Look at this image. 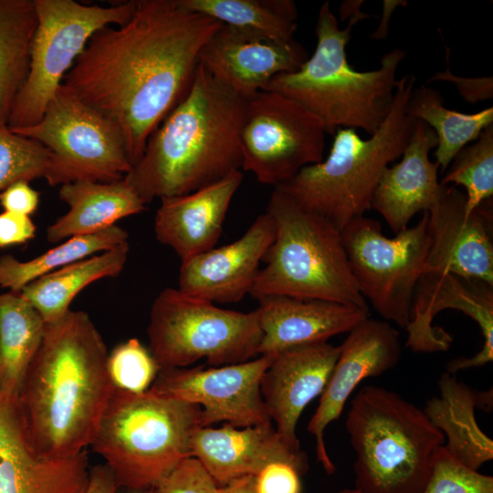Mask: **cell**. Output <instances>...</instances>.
Listing matches in <instances>:
<instances>
[{
	"label": "cell",
	"instance_id": "1",
	"mask_svg": "<svg viewBox=\"0 0 493 493\" xmlns=\"http://www.w3.org/2000/svg\"><path fill=\"white\" fill-rule=\"evenodd\" d=\"M220 26L177 0H138L127 22L91 37L62 85L120 128L133 166L188 93L200 50Z\"/></svg>",
	"mask_w": 493,
	"mask_h": 493
},
{
	"label": "cell",
	"instance_id": "2",
	"mask_svg": "<svg viewBox=\"0 0 493 493\" xmlns=\"http://www.w3.org/2000/svg\"><path fill=\"white\" fill-rule=\"evenodd\" d=\"M108 354L85 311L69 309L46 323L16 399L27 443L37 456L66 458L91 444L113 390Z\"/></svg>",
	"mask_w": 493,
	"mask_h": 493
},
{
	"label": "cell",
	"instance_id": "3",
	"mask_svg": "<svg viewBox=\"0 0 493 493\" xmlns=\"http://www.w3.org/2000/svg\"><path fill=\"white\" fill-rule=\"evenodd\" d=\"M247 103L199 64L188 93L151 134L124 180L147 205L240 171V131Z\"/></svg>",
	"mask_w": 493,
	"mask_h": 493
},
{
	"label": "cell",
	"instance_id": "4",
	"mask_svg": "<svg viewBox=\"0 0 493 493\" xmlns=\"http://www.w3.org/2000/svg\"><path fill=\"white\" fill-rule=\"evenodd\" d=\"M368 17L360 11L341 29L330 3L324 2L318 14L313 54L299 69L275 76L265 90L299 104L322 122L327 133L351 128L373 134L392 108L396 72L406 52L393 48L383 56L378 68L354 69L348 62L346 46L353 26Z\"/></svg>",
	"mask_w": 493,
	"mask_h": 493
},
{
	"label": "cell",
	"instance_id": "5",
	"mask_svg": "<svg viewBox=\"0 0 493 493\" xmlns=\"http://www.w3.org/2000/svg\"><path fill=\"white\" fill-rule=\"evenodd\" d=\"M415 77L398 79L392 108L378 130L363 140L356 130H336L328 156L301 169L275 187L298 205L331 223L340 231L354 217L371 210L376 185L390 163L400 158L416 120L406 111Z\"/></svg>",
	"mask_w": 493,
	"mask_h": 493
},
{
	"label": "cell",
	"instance_id": "6",
	"mask_svg": "<svg viewBox=\"0 0 493 493\" xmlns=\"http://www.w3.org/2000/svg\"><path fill=\"white\" fill-rule=\"evenodd\" d=\"M346 430L355 451L361 493H420L445 436L424 410L383 387L367 385L353 397Z\"/></svg>",
	"mask_w": 493,
	"mask_h": 493
},
{
	"label": "cell",
	"instance_id": "7",
	"mask_svg": "<svg viewBox=\"0 0 493 493\" xmlns=\"http://www.w3.org/2000/svg\"><path fill=\"white\" fill-rule=\"evenodd\" d=\"M198 404L146 391L113 387L90 446L119 488L147 489L191 456Z\"/></svg>",
	"mask_w": 493,
	"mask_h": 493
},
{
	"label": "cell",
	"instance_id": "8",
	"mask_svg": "<svg viewBox=\"0 0 493 493\" xmlns=\"http://www.w3.org/2000/svg\"><path fill=\"white\" fill-rule=\"evenodd\" d=\"M275 223L250 295L331 301L368 309L351 271L341 231L274 188L266 210Z\"/></svg>",
	"mask_w": 493,
	"mask_h": 493
},
{
	"label": "cell",
	"instance_id": "9",
	"mask_svg": "<svg viewBox=\"0 0 493 493\" xmlns=\"http://www.w3.org/2000/svg\"><path fill=\"white\" fill-rule=\"evenodd\" d=\"M148 350L161 369L184 368L205 358L211 365L241 363L258 355L257 309L241 312L167 288L155 298Z\"/></svg>",
	"mask_w": 493,
	"mask_h": 493
},
{
	"label": "cell",
	"instance_id": "10",
	"mask_svg": "<svg viewBox=\"0 0 493 493\" xmlns=\"http://www.w3.org/2000/svg\"><path fill=\"white\" fill-rule=\"evenodd\" d=\"M34 2L37 26L28 73L7 118L10 128L37 123L91 37L107 26L127 22L136 6L134 0L109 6L74 0Z\"/></svg>",
	"mask_w": 493,
	"mask_h": 493
},
{
	"label": "cell",
	"instance_id": "11",
	"mask_svg": "<svg viewBox=\"0 0 493 493\" xmlns=\"http://www.w3.org/2000/svg\"><path fill=\"white\" fill-rule=\"evenodd\" d=\"M10 129L49 151L45 179L51 186L79 181L112 183L132 169L120 128L63 85L37 123Z\"/></svg>",
	"mask_w": 493,
	"mask_h": 493
},
{
	"label": "cell",
	"instance_id": "12",
	"mask_svg": "<svg viewBox=\"0 0 493 493\" xmlns=\"http://www.w3.org/2000/svg\"><path fill=\"white\" fill-rule=\"evenodd\" d=\"M427 212L418 223L383 235L379 221L363 215L341 230V241L360 293L383 319L405 329L413 295L424 273L429 247Z\"/></svg>",
	"mask_w": 493,
	"mask_h": 493
},
{
	"label": "cell",
	"instance_id": "13",
	"mask_svg": "<svg viewBox=\"0 0 493 493\" xmlns=\"http://www.w3.org/2000/svg\"><path fill=\"white\" fill-rule=\"evenodd\" d=\"M327 131L299 104L270 90L248 100L240 131L244 171L274 188L323 159Z\"/></svg>",
	"mask_w": 493,
	"mask_h": 493
},
{
	"label": "cell",
	"instance_id": "14",
	"mask_svg": "<svg viewBox=\"0 0 493 493\" xmlns=\"http://www.w3.org/2000/svg\"><path fill=\"white\" fill-rule=\"evenodd\" d=\"M273 356L211 367L161 369L149 391L198 404L201 427L224 422L246 427L271 421L260 382Z\"/></svg>",
	"mask_w": 493,
	"mask_h": 493
},
{
	"label": "cell",
	"instance_id": "15",
	"mask_svg": "<svg viewBox=\"0 0 493 493\" xmlns=\"http://www.w3.org/2000/svg\"><path fill=\"white\" fill-rule=\"evenodd\" d=\"M453 309L470 317L483 335L481 350L472 357L452 359L446 372L479 367L493 360V285L445 271H427L420 277L413 295L405 346L415 352L445 351L453 341L445 330L433 326L435 316Z\"/></svg>",
	"mask_w": 493,
	"mask_h": 493
},
{
	"label": "cell",
	"instance_id": "16",
	"mask_svg": "<svg viewBox=\"0 0 493 493\" xmlns=\"http://www.w3.org/2000/svg\"><path fill=\"white\" fill-rule=\"evenodd\" d=\"M348 333L307 427L316 440L317 459L328 475L336 468L325 446L326 427L340 417L347 399L362 380L394 368L402 356L399 332L386 320L367 317Z\"/></svg>",
	"mask_w": 493,
	"mask_h": 493
},
{
	"label": "cell",
	"instance_id": "17",
	"mask_svg": "<svg viewBox=\"0 0 493 493\" xmlns=\"http://www.w3.org/2000/svg\"><path fill=\"white\" fill-rule=\"evenodd\" d=\"M429 247L424 273L445 271L493 285L492 198L471 213L456 186H445L427 212Z\"/></svg>",
	"mask_w": 493,
	"mask_h": 493
},
{
	"label": "cell",
	"instance_id": "18",
	"mask_svg": "<svg viewBox=\"0 0 493 493\" xmlns=\"http://www.w3.org/2000/svg\"><path fill=\"white\" fill-rule=\"evenodd\" d=\"M275 237L266 211L236 241L181 261L178 289L213 303H235L254 286L259 265Z\"/></svg>",
	"mask_w": 493,
	"mask_h": 493
},
{
	"label": "cell",
	"instance_id": "19",
	"mask_svg": "<svg viewBox=\"0 0 493 493\" xmlns=\"http://www.w3.org/2000/svg\"><path fill=\"white\" fill-rule=\"evenodd\" d=\"M308 58L295 39L278 43L221 24L202 47L199 64L249 100L265 90L275 76L299 69Z\"/></svg>",
	"mask_w": 493,
	"mask_h": 493
},
{
	"label": "cell",
	"instance_id": "20",
	"mask_svg": "<svg viewBox=\"0 0 493 493\" xmlns=\"http://www.w3.org/2000/svg\"><path fill=\"white\" fill-rule=\"evenodd\" d=\"M340 353L328 341L299 345L273 356L260 390L276 430L293 451H302L296 435L305 407L322 393Z\"/></svg>",
	"mask_w": 493,
	"mask_h": 493
},
{
	"label": "cell",
	"instance_id": "21",
	"mask_svg": "<svg viewBox=\"0 0 493 493\" xmlns=\"http://www.w3.org/2000/svg\"><path fill=\"white\" fill-rule=\"evenodd\" d=\"M191 456L202 463L219 487L257 476L271 463H287L300 476L309 468L306 453L290 449L272 421L246 427L228 424L219 428L198 426L191 438Z\"/></svg>",
	"mask_w": 493,
	"mask_h": 493
},
{
	"label": "cell",
	"instance_id": "22",
	"mask_svg": "<svg viewBox=\"0 0 493 493\" xmlns=\"http://www.w3.org/2000/svg\"><path fill=\"white\" fill-rule=\"evenodd\" d=\"M83 452L48 459L30 448L16 399L0 392V493H83L89 479Z\"/></svg>",
	"mask_w": 493,
	"mask_h": 493
},
{
	"label": "cell",
	"instance_id": "23",
	"mask_svg": "<svg viewBox=\"0 0 493 493\" xmlns=\"http://www.w3.org/2000/svg\"><path fill=\"white\" fill-rule=\"evenodd\" d=\"M434 131L416 121L399 163L388 166L373 192L371 209L377 211L394 234L406 227L414 215L429 212L445 189L438 180L439 165L429 159L436 147Z\"/></svg>",
	"mask_w": 493,
	"mask_h": 493
},
{
	"label": "cell",
	"instance_id": "24",
	"mask_svg": "<svg viewBox=\"0 0 493 493\" xmlns=\"http://www.w3.org/2000/svg\"><path fill=\"white\" fill-rule=\"evenodd\" d=\"M242 180V172L236 171L192 193L160 199L156 239L174 250L181 261L215 247Z\"/></svg>",
	"mask_w": 493,
	"mask_h": 493
},
{
	"label": "cell",
	"instance_id": "25",
	"mask_svg": "<svg viewBox=\"0 0 493 493\" xmlns=\"http://www.w3.org/2000/svg\"><path fill=\"white\" fill-rule=\"evenodd\" d=\"M257 301L262 331L258 356H275L292 347L327 341L369 317L368 309L319 299L266 296Z\"/></svg>",
	"mask_w": 493,
	"mask_h": 493
},
{
	"label": "cell",
	"instance_id": "26",
	"mask_svg": "<svg viewBox=\"0 0 493 493\" xmlns=\"http://www.w3.org/2000/svg\"><path fill=\"white\" fill-rule=\"evenodd\" d=\"M438 388L440 396L429 399L424 412L447 438L444 445L446 451L463 465L477 470L492 460L493 441L478 426L475 409L492 410V388L477 391L448 372L440 376Z\"/></svg>",
	"mask_w": 493,
	"mask_h": 493
},
{
	"label": "cell",
	"instance_id": "27",
	"mask_svg": "<svg viewBox=\"0 0 493 493\" xmlns=\"http://www.w3.org/2000/svg\"><path fill=\"white\" fill-rule=\"evenodd\" d=\"M59 197L68 210L47 227V239L50 243L100 232L146 207L124 178L112 183L66 184L59 187Z\"/></svg>",
	"mask_w": 493,
	"mask_h": 493
},
{
	"label": "cell",
	"instance_id": "28",
	"mask_svg": "<svg viewBox=\"0 0 493 493\" xmlns=\"http://www.w3.org/2000/svg\"><path fill=\"white\" fill-rule=\"evenodd\" d=\"M129 243L85 257L25 286L20 295L46 323L62 318L77 294L96 280L118 276L128 259Z\"/></svg>",
	"mask_w": 493,
	"mask_h": 493
},
{
	"label": "cell",
	"instance_id": "29",
	"mask_svg": "<svg viewBox=\"0 0 493 493\" xmlns=\"http://www.w3.org/2000/svg\"><path fill=\"white\" fill-rule=\"evenodd\" d=\"M46 322L20 295L0 294V392L17 399L42 341Z\"/></svg>",
	"mask_w": 493,
	"mask_h": 493
},
{
	"label": "cell",
	"instance_id": "30",
	"mask_svg": "<svg viewBox=\"0 0 493 493\" xmlns=\"http://www.w3.org/2000/svg\"><path fill=\"white\" fill-rule=\"evenodd\" d=\"M406 111L434 131L437 139L435 162L441 173H445L459 151L493 124V107L470 114L449 110L444 106L441 93L427 85L414 89Z\"/></svg>",
	"mask_w": 493,
	"mask_h": 493
},
{
	"label": "cell",
	"instance_id": "31",
	"mask_svg": "<svg viewBox=\"0 0 493 493\" xmlns=\"http://www.w3.org/2000/svg\"><path fill=\"white\" fill-rule=\"evenodd\" d=\"M177 3L221 24L278 43L293 40L298 27V9L292 0H177Z\"/></svg>",
	"mask_w": 493,
	"mask_h": 493
},
{
	"label": "cell",
	"instance_id": "32",
	"mask_svg": "<svg viewBox=\"0 0 493 493\" xmlns=\"http://www.w3.org/2000/svg\"><path fill=\"white\" fill-rule=\"evenodd\" d=\"M37 26L34 0H0V115L6 121L28 73Z\"/></svg>",
	"mask_w": 493,
	"mask_h": 493
},
{
	"label": "cell",
	"instance_id": "33",
	"mask_svg": "<svg viewBox=\"0 0 493 493\" xmlns=\"http://www.w3.org/2000/svg\"><path fill=\"white\" fill-rule=\"evenodd\" d=\"M128 232L115 225L100 232L68 238L30 260L20 261L12 255L0 257V288L21 289L37 278L67 265L111 249L128 242Z\"/></svg>",
	"mask_w": 493,
	"mask_h": 493
},
{
	"label": "cell",
	"instance_id": "34",
	"mask_svg": "<svg viewBox=\"0 0 493 493\" xmlns=\"http://www.w3.org/2000/svg\"><path fill=\"white\" fill-rule=\"evenodd\" d=\"M462 186L466 208L471 213L493 196V124L487 127L477 140L467 145L454 157L445 171L440 184Z\"/></svg>",
	"mask_w": 493,
	"mask_h": 493
},
{
	"label": "cell",
	"instance_id": "35",
	"mask_svg": "<svg viewBox=\"0 0 493 493\" xmlns=\"http://www.w3.org/2000/svg\"><path fill=\"white\" fill-rule=\"evenodd\" d=\"M50 158L44 145L13 131L0 115V192L19 181L46 178Z\"/></svg>",
	"mask_w": 493,
	"mask_h": 493
},
{
	"label": "cell",
	"instance_id": "36",
	"mask_svg": "<svg viewBox=\"0 0 493 493\" xmlns=\"http://www.w3.org/2000/svg\"><path fill=\"white\" fill-rule=\"evenodd\" d=\"M107 368L114 388L133 393L148 391L160 371L150 351L136 338L118 344L108 354Z\"/></svg>",
	"mask_w": 493,
	"mask_h": 493
},
{
	"label": "cell",
	"instance_id": "37",
	"mask_svg": "<svg viewBox=\"0 0 493 493\" xmlns=\"http://www.w3.org/2000/svg\"><path fill=\"white\" fill-rule=\"evenodd\" d=\"M420 493H493V477L467 467L441 446L433 454Z\"/></svg>",
	"mask_w": 493,
	"mask_h": 493
},
{
	"label": "cell",
	"instance_id": "38",
	"mask_svg": "<svg viewBox=\"0 0 493 493\" xmlns=\"http://www.w3.org/2000/svg\"><path fill=\"white\" fill-rule=\"evenodd\" d=\"M217 484L194 456L180 462L153 488L154 493H217Z\"/></svg>",
	"mask_w": 493,
	"mask_h": 493
},
{
	"label": "cell",
	"instance_id": "39",
	"mask_svg": "<svg viewBox=\"0 0 493 493\" xmlns=\"http://www.w3.org/2000/svg\"><path fill=\"white\" fill-rule=\"evenodd\" d=\"M300 475L287 463H271L256 476L257 493H300Z\"/></svg>",
	"mask_w": 493,
	"mask_h": 493
},
{
	"label": "cell",
	"instance_id": "40",
	"mask_svg": "<svg viewBox=\"0 0 493 493\" xmlns=\"http://www.w3.org/2000/svg\"><path fill=\"white\" fill-rule=\"evenodd\" d=\"M446 69L436 72L428 79L427 82L443 80L455 84L462 98L470 103L481 100H491L493 97V78H465L453 74L449 68L450 49L446 47Z\"/></svg>",
	"mask_w": 493,
	"mask_h": 493
},
{
	"label": "cell",
	"instance_id": "41",
	"mask_svg": "<svg viewBox=\"0 0 493 493\" xmlns=\"http://www.w3.org/2000/svg\"><path fill=\"white\" fill-rule=\"evenodd\" d=\"M37 227L28 215L0 213V249L24 244L36 236Z\"/></svg>",
	"mask_w": 493,
	"mask_h": 493
},
{
	"label": "cell",
	"instance_id": "42",
	"mask_svg": "<svg viewBox=\"0 0 493 493\" xmlns=\"http://www.w3.org/2000/svg\"><path fill=\"white\" fill-rule=\"evenodd\" d=\"M39 204V193L28 182L14 183L0 192V205L5 211L30 215Z\"/></svg>",
	"mask_w": 493,
	"mask_h": 493
},
{
	"label": "cell",
	"instance_id": "43",
	"mask_svg": "<svg viewBox=\"0 0 493 493\" xmlns=\"http://www.w3.org/2000/svg\"><path fill=\"white\" fill-rule=\"evenodd\" d=\"M119 487L106 464L89 467V479L83 493H119Z\"/></svg>",
	"mask_w": 493,
	"mask_h": 493
},
{
	"label": "cell",
	"instance_id": "44",
	"mask_svg": "<svg viewBox=\"0 0 493 493\" xmlns=\"http://www.w3.org/2000/svg\"><path fill=\"white\" fill-rule=\"evenodd\" d=\"M217 493H257L256 476H246L224 486H218Z\"/></svg>",
	"mask_w": 493,
	"mask_h": 493
},
{
	"label": "cell",
	"instance_id": "45",
	"mask_svg": "<svg viewBox=\"0 0 493 493\" xmlns=\"http://www.w3.org/2000/svg\"><path fill=\"white\" fill-rule=\"evenodd\" d=\"M406 5L405 1H383V16L378 29L371 36L374 39H384L388 34V21L396 6Z\"/></svg>",
	"mask_w": 493,
	"mask_h": 493
},
{
	"label": "cell",
	"instance_id": "46",
	"mask_svg": "<svg viewBox=\"0 0 493 493\" xmlns=\"http://www.w3.org/2000/svg\"><path fill=\"white\" fill-rule=\"evenodd\" d=\"M363 1H344L341 4L339 15L341 21L347 18H351L354 15L361 11V5Z\"/></svg>",
	"mask_w": 493,
	"mask_h": 493
},
{
	"label": "cell",
	"instance_id": "47",
	"mask_svg": "<svg viewBox=\"0 0 493 493\" xmlns=\"http://www.w3.org/2000/svg\"><path fill=\"white\" fill-rule=\"evenodd\" d=\"M121 493H154L153 488L147 489H123Z\"/></svg>",
	"mask_w": 493,
	"mask_h": 493
},
{
	"label": "cell",
	"instance_id": "48",
	"mask_svg": "<svg viewBox=\"0 0 493 493\" xmlns=\"http://www.w3.org/2000/svg\"><path fill=\"white\" fill-rule=\"evenodd\" d=\"M338 493H361V492L355 488H344L339 491Z\"/></svg>",
	"mask_w": 493,
	"mask_h": 493
}]
</instances>
